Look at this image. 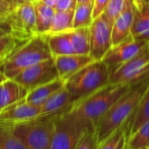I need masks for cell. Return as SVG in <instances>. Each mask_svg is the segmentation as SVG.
I'll use <instances>...</instances> for the list:
<instances>
[{
  "mask_svg": "<svg viewBox=\"0 0 149 149\" xmlns=\"http://www.w3.org/2000/svg\"><path fill=\"white\" fill-rule=\"evenodd\" d=\"M40 115V106L32 104L26 98L0 111V123L16 124L28 121Z\"/></svg>",
  "mask_w": 149,
  "mask_h": 149,
  "instance_id": "obj_12",
  "label": "cell"
},
{
  "mask_svg": "<svg viewBox=\"0 0 149 149\" xmlns=\"http://www.w3.org/2000/svg\"><path fill=\"white\" fill-rule=\"evenodd\" d=\"M41 1L45 4H47V6H52V7H55L57 3L59 2V0H41Z\"/></svg>",
  "mask_w": 149,
  "mask_h": 149,
  "instance_id": "obj_35",
  "label": "cell"
},
{
  "mask_svg": "<svg viewBox=\"0 0 149 149\" xmlns=\"http://www.w3.org/2000/svg\"><path fill=\"white\" fill-rule=\"evenodd\" d=\"M74 101L65 85L51 96L41 106L39 117L57 118L68 111L73 105Z\"/></svg>",
  "mask_w": 149,
  "mask_h": 149,
  "instance_id": "obj_13",
  "label": "cell"
},
{
  "mask_svg": "<svg viewBox=\"0 0 149 149\" xmlns=\"http://www.w3.org/2000/svg\"><path fill=\"white\" fill-rule=\"evenodd\" d=\"M53 57L60 55L77 54L68 33L45 35Z\"/></svg>",
  "mask_w": 149,
  "mask_h": 149,
  "instance_id": "obj_19",
  "label": "cell"
},
{
  "mask_svg": "<svg viewBox=\"0 0 149 149\" xmlns=\"http://www.w3.org/2000/svg\"><path fill=\"white\" fill-rule=\"evenodd\" d=\"M56 68L59 73V77L66 81L74 74L87 66L88 64L95 61L96 60L89 55L81 54H68L60 55L54 57Z\"/></svg>",
  "mask_w": 149,
  "mask_h": 149,
  "instance_id": "obj_14",
  "label": "cell"
},
{
  "mask_svg": "<svg viewBox=\"0 0 149 149\" xmlns=\"http://www.w3.org/2000/svg\"><path fill=\"white\" fill-rule=\"evenodd\" d=\"M127 141L126 125H124L101 142L98 149H125L127 146Z\"/></svg>",
  "mask_w": 149,
  "mask_h": 149,
  "instance_id": "obj_27",
  "label": "cell"
},
{
  "mask_svg": "<svg viewBox=\"0 0 149 149\" xmlns=\"http://www.w3.org/2000/svg\"><path fill=\"white\" fill-rule=\"evenodd\" d=\"M53 58L45 35L37 34L20 47L0 67L8 79H14L25 68Z\"/></svg>",
  "mask_w": 149,
  "mask_h": 149,
  "instance_id": "obj_4",
  "label": "cell"
},
{
  "mask_svg": "<svg viewBox=\"0 0 149 149\" xmlns=\"http://www.w3.org/2000/svg\"><path fill=\"white\" fill-rule=\"evenodd\" d=\"M111 69L104 61H95L65 81L74 103L110 84Z\"/></svg>",
  "mask_w": 149,
  "mask_h": 149,
  "instance_id": "obj_3",
  "label": "cell"
},
{
  "mask_svg": "<svg viewBox=\"0 0 149 149\" xmlns=\"http://www.w3.org/2000/svg\"><path fill=\"white\" fill-rule=\"evenodd\" d=\"M15 7H16V6L11 4V3H8V2L5 1V0H0V20L9 24V22H8L9 17L12 14V13Z\"/></svg>",
  "mask_w": 149,
  "mask_h": 149,
  "instance_id": "obj_31",
  "label": "cell"
},
{
  "mask_svg": "<svg viewBox=\"0 0 149 149\" xmlns=\"http://www.w3.org/2000/svg\"><path fill=\"white\" fill-rule=\"evenodd\" d=\"M93 20V2L78 4L74 11V29L90 27Z\"/></svg>",
  "mask_w": 149,
  "mask_h": 149,
  "instance_id": "obj_25",
  "label": "cell"
},
{
  "mask_svg": "<svg viewBox=\"0 0 149 149\" xmlns=\"http://www.w3.org/2000/svg\"><path fill=\"white\" fill-rule=\"evenodd\" d=\"M6 79H8V78L6 77V76L5 74V73H4L3 71L0 70V84H1L2 83H4Z\"/></svg>",
  "mask_w": 149,
  "mask_h": 149,
  "instance_id": "obj_37",
  "label": "cell"
},
{
  "mask_svg": "<svg viewBox=\"0 0 149 149\" xmlns=\"http://www.w3.org/2000/svg\"><path fill=\"white\" fill-rule=\"evenodd\" d=\"M55 118L38 117L32 120L11 125L15 136L27 149H50Z\"/></svg>",
  "mask_w": 149,
  "mask_h": 149,
  "instance_id": "obj_5",
  "label": "cell"
},
{
  "mask_svg": "<svg viewBox=\"0 0 149 149\" xmlns=\"http://www.w3.org/2000/svg\"><path fill=\"white\" fill-rule=\"evenodd\" d=\"M110 0H94L93 1V18L96 19L102 15Z\"/></svg>",
  "mask_w": 149,
  "mask_h": 149,
  "instance_id": "obj_33",
  "label": "cell"
},
{
  "mask_svg": "<svg viewBox=\"0 0 149 149\" xmlns=\"http://www.w3.org/2000/svg\"><path fill=\"white\" fill-rule=\"evenodd\" d=\"M0 149H27L13 133L11 124L0 123Z\"/></svg>",
  "mask_w": 149,
  "mask_h": 149,
  "instance_id": "obj_26",
  "label": "cell"
},
{
  "mask_svg": "<svg viewBox=\"0 0 149 149\" xmlns=\"http://www.w3.org/2000/svg\"><path fill=\"white\" fill-rule=\"evenodd\" d=\"M77 2L76 0H59L56 6L54 7L55 11L64 12V11H71L74 10L77 6Z\"/></svg>",
  "mask_w": 149,
  "mask_h": 149,
  "instance_id": "obj_32",
  "label": "cell"
},
{
  "mask_svg": "<svg viewBox=\"0 0 149 149\" xmlns=\"http://www.w3.org/2000/svg\"><path fill=\"white\" fill-rule=\"evenodd\" d=\"M148 149H149V146H148Z\"/></svg>",
  "mask_w": 149,
  "mask_h": 149,
  "instance_id": "obj_45",
  "label": "cell"
},
{
  "mask_svg": "<svg viewBox=\"0 0 149 149\" xmlns=\"http://www.w3.org/2000/svg\"><path fill=\"white\" fill-rule=\"evenodd\" d=\"M1 110H2V109H1V107H0V111H1Z\"/></svg>",
  "mask_w": 149,
  "mask_h": 149,
  "instance_id": "obj_44",
  "label": "cell"
},
{
  "mask_svg": "<svg viewBox=\"0 0 149 149\" xmlns=\"http://www.w3.org/2000/svg\"><path fill=\"white\" fill-rule=\"evenodd\" d=\"M77 4H84V3H89V2H93V0H76Z\"/></svg>",
  "mask_w": 149,
  "mask_h": 149,
  "instance_id": "obj_39",
  "label": "cell"
},
{
  "mask_svg": "<svg viewBox=\"0 0 149 149\" xmlns=\"http://www.w3.org/2000/svg\"><path fill=\"white\" fill-rule=\"evenodd\" d=\"M28 92L14 79H6L0 84V107L3 110L26 98Z\"/></svg>",
  "mask_w": 149,
  "mask_h": 149,
  "instance_id": "obj_16",
  "label": "cell"
},
{
  "mask_svg": "<svg viewBox=\"0 0 149 149\" xmlns=\"http://www.w3.org/2000/svg\"><path fill=\"white\" fill-rule=\"evenodd\" d=\"M135 7L132 0H126L120 15L116 19L112 27V47L118 45L131 35L134 20Z\"/></svg>",
  "mask_w": 149,
  "mask_h": 149,
  "instance_id": "obj_15",
  "label": "cell"
},
{
  "mask_svg": "<svg viewBox=\"0 0 149 149\" xmlns=\"http://www.w3.org/2000/svg\"><path fill=\"white\" fill-rule=\"evenodd\" d=\"M149 77V45L136 56L111 70V84H136Z\"/></svg>",
  "mask_w": 149,
  "mask_h": 149,
  "instance_id": "obj_7",
  "label": "cell"
},
{
  "mask_svg": "<svg viewBox=\"0 0 149 149\" xmlns=\"http://www.w3.org/2000/svg\"><path fill=\"white\" fill-rule=\"evenodd\" d=\"M77 54L89 55L91 51L90 27L73 29L68 33Z\"/></svg>",
  "mask_w": 149,
  "mask_h": 149,
  "instance_id": "obj_21",
  "label": "cell"
},
{
  "mask_svg": "<svg viewBox=\"0 0 149 149\" xmlns=\"http://www.w3.org/2000/svg\"><path fill=\"white\" fill-rule=\"evenodd\" d=\"M65 85V81L58 78L48 84L40 85L30 91L26 97V101L38 106H41L51 96L61 90Z\"/></svg>",
  "mask_w": 149,
  "mask_h": 149,
  "instance_id": "obj_17",
  "label": "cell"
},
{
  "mask_svg": "<svg viewBox=\"0 0 149 149\" xmlns=\"http://www.w3.org/2000/svg\"><path fill=\"white\" fill-rule=\"evenodd\" d=\"M33 4L36 14L37 33L44 35L48 32L56 11L54 7L43 3L41 0H35Z\"/></svg>",
  "mask_w": 149,
  "mask_h": 149,
  "instance_id": "obj_20",
  "label": "cell"
},
{
  "mask_svg": "<svg viewBox=\"0 0 149 149\" xmlns=\"http://www.w3.org/2000/svg\"><path fill=\"white\" fill-rule=\"evenodd\" d=\"M149 121V86L140 99L132 117L126 125V135L129 138L142 125Z\"/></svg>",
  "mask_w": 149,
  "mask_h": 149,
  "instance_id": "obj_18",
  "label": "cell"
},
{
  "mask_svg": "<svg viewBox=\"0 0 149 149\" xmlns=\"http://www.w3.org/2000/svg\"><path fill=\"white\" fill-rule=\"evenodd\" d=\"M5 61H3V60H1V59H0V67H1V65L3 64V62H4Z\"/></svg>",
  "mask_w": 149,
  "mask_h": 149,
  "instance_id": "obj_41",
  "label": "cell"
},
{
  "mask_svg": "<svg viewBox=\"0 0 149 149\" xmlns=\"http://www.w3.org/2000/svg\"><path fill=\"white\" fill-rule=\"evenodd\" d=\"M125 149H131V148H130V147H129V146H126V147H125Z\"/></svg>",
  "mask_w": 149,
  "mask_h": 149,
  "instance_id": "obj_42",
  "label": "cell"
},
{
  "mask_svg": "<svg viewBox=\"0 0 149 149\" xmlns=\"http://www.w3.org/2000/svg\"><path fill=\"white\" fill-rule=\"evenodd\" d=\"M98 147L99 142L95 126H91L83 132L76 149H98Z\"/></svg>",
  "mask_w": 149,
  "mask_h": 149,
  "instance_id": "obj_29",
  "label": "cell"
},
{
  "mask_svg": "<svg viewBox=\"0 0 149 149\" xmlns=\"http://www.w3.org/2000/svg\"><path fill=\"white\" fill-rule=\"evenodd\" d=\"M93 1H94V0H93Z\"/></svg>",
  "mask_w": 149,
  "mask_h": 149,
  "instance_id": "obj_46",
  "label": "cell"
},
{
  "mask_svg": "<svg viewBox=\"0 0 149 149\" xmlns=\"http://www.w3.org/2000/svg\"><path fill=\"white\" fill-rule=\"evenodd\" d=\"M95 126L91 122L60 116L55 118L50 149H76L83 132Z\"/></svg>",
  "mask_w": 149,
  "mask_h": 149,
  "instance_id": "obj_6",
  "label": "cell"
},
{
  "mask_svg": "<svg viewBox=\"0 0 149 149\" xmlns=\"http://www.w3.org/2000/svg\"><path fill=\"white\" fill-rule=\"evenodd\" d=\"M148 45L149 40H137L131 34L118 45L111 47L102 61L112 70L136 56Z\"/></svg>",
  "mask_w": 149,
  "mask_h": 149,
  "instance_id": "obj_11",
  "label": "cell"
},
{
  "mask_svg": "<svg viewBox=\"0 0 149 149\" xmlns=\"http://www.w3.org/2000/svg\"><path fill=\"white\" fill-rule=\"evenodd\" d=\"M132 1L138 11H142L144 8L149 6V0H132Z\"/></svg>",
  "mask_w": 149,
  "mask_h": 149,
  "instance_id": "obj_34",
  "label": "cell"
},
{
  "mask_svg": "<svg viewBox=\"0 0 149 149\" xmlns=\"http://www.w3.org/2000/svg\"><path fill=\"white\" fill-rule=\"evenodd\" d=\"M149 86V77L134 84L96 123L95 129L99 144L118 128L128 125L140 99Z\"/></svg>",
  "mask_w": 149,
  "mask_h": 149,
  "instance_id": "obj_2",
  "label": "cell"
},
{
  "mask_svg": "<svg viewBox=\"0 0 149 149\" xmlns=\"http://www.w3.org/2000/svg\"><path fill=\"white\" fill-rule=\"evenodd\" d=\"M125 1L126 0H110L109 1L104 14L112 24H114L116 19L124 10Z\"/></svg>",
  "mask_w": 149,
  "mask_h": 149,
  "instance_id": "obj_30",
  "label": "cell"
},
{
  "mask_svg": "<svg viewBox=\"0 0 149 149\" xmlns=\"http://www.w3.org/2000/svg\"><path fill=\"white\" fill-rule=\"evenodd\" d=\"M142 149H148L147 147H146V148H142Z\"/></svg>",
  "mask_w": 149,
  "mask_h": 149,
  "instance_id": "obj_43",
  "label": "cell"
},
{
  "mask_svg": "<svg viewBox=\"0 0 149 149\" xmlns=\"http://www.w3.org/2000/svg\"><path fill=\"white\" fill-rule=\"evenodd\" d=\"M74 11L55 12L48 32L44 35L69 33L74 29Z\"/></svg>",
  "mask_w": 149,
  "mask_h": 149,
  "instance_id": "obj_22",
  "label": "cell"
},
{
  "mask_svg": "<svg viewBox=\"0 0 149 149\" xmlns=\"http://www.w3.org/2000/svg\"><path fill=\"white\" fill-rule=\"evenodd\" d=\"M133 85L110 83L88 97L74 102L71 108L62 116L86 120L96 125L108 110L127 93Z\"/></svg>",
  "mask_w": 149,
  "mask_h": 149,
  "instance_id": "obj_1",
  "label": "cell"
},
{
  "mask_svg": "<svg viewBox=\"0 0 149 149\" xmlns=\"http://www.w3.org/2000/svg\"><path fill=\"white\" fill-rule=\"evenodd\" d=\"M35 0H13V2L14 4V6H19L21 4H25V3H28V2H34Z\"/></svg>",
  "mask_w": 149,
  "mask_h": 149,
  "instance_id": "obj_36",
  "label": "cell"
},
{
  "mask_svg": "<svg viewBox=\"0 0 149 149\" xmlns=\"http://www.w3.org/2000/svg\"><path fill=\"white\" fill-rule=\"evenodd\" d=\"M10 33H11V32H10L9 30H7V29H6V28H3V27L0 26V36L6 35V34Z\"/></svg>",
  "mask_w": 149,
  "mask_h": 149,
  "instance_id": "obj_38",
  "label": "cell"
},
{
  "mask_svg": "<svg viewBox=\"0 0 149 149\" xmlns=\"http://www.w3.org/2000/svg\"><path fill=\"white\" fill-rule=\"evenodd\" d=\"M127 146L131 149H142L149 146V121L142 125L129 138Z\"/></svg>",
  "mask_w": 149,
  "mask_h": 149,
  "instance_id": "obj_28",
  "label": "cell"
},
{
  "mask_svg": "<svg viewBox=\"0 0 149 149\" xmlns=\"http://www.w3.org/2000/svg\"><path fill=\"white\" fill-rule=\"evenodd\" d=\"M131 34L134 39L149 40V6L142 11H138L135 8Z\"/></svg>",
  "mask_w": 149,
  "mask_h": 149,
  "instance_id": "obj_23",
  "label": "cell"
},
{
  "mask_svg": "<svg viewBox=\"0 0 149 149\" xmlns=\"http://www.w3.org/2000/svg\"><path fill=\"white\" fill-rule=\"evenodd\" d=\"M11 32L18 37L30 40L37 35L36 14L33 2L17 6L9 17Z\"/></svg>",
  "mask_w": 149,
  "mask_h": 149,
  "instance_id": "obj_10",
  "label": "cell"
},
{
  "mask_svg": "<svg viewBox=\"0 0 149 149\" xmlns=\"http://www.w3.org/2000/svg\"><path fill=\"white\" fill-rule=\"evenodd\" d=\"M5 1H6V2H8V3H11V4H13V5H14L13 2V0H5Z\"/></svg>",
  "mask_w": 149,
  "mask_h": 149,
  "instance_id": "obj_40",
  "label": "cell"
},
{
  "mask_svg": "<svg viewBox=\"0 0 149 149\" xmlns=\"http://www.w3.org/2000/svg\"><path fill=\"white\" fill-rule=\"evenodd\" d=\"M28 40L27 39L18 37L12 33L0 36V59L6 61Z\"/></svg>",
  "mask_w": 149,
  "mask_h": 149,
  "instance_id": "obj_24",
  "label": "cell"
},
{
  "mask_svg": "<svg viewBox=\"0 0 149 149\" xmlns=\"http://www.w3.org/2000/svg\"><path fill=\"white\" fill-rule=\"evenodd\" d=\"M113 24L103 13L94 19L90 26L91 51L90 55L96 61H101L112 47Z\"/></svg>",
  "mask_w": 149,
  "mask_h": 149,
  "instance_id": "obj_9",
  "label": "cell"
},
{
  "mask_svg": "<svg viewBox=\"0 0 149 149\" xmlns=\"http://www.w3.org/2000/svg\"><path fill=\"white\" fill-rule=\"evenodd\" d=\"M60 78L54 59L50 58L22 70L14 80L28 91Z\"/></svg>",
  "mask_w": 149,
  "mask_h": 149,
  "instance_id": "obj_8",
  "label": "cell"
}]
</instances>
